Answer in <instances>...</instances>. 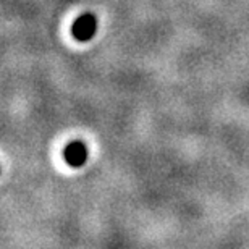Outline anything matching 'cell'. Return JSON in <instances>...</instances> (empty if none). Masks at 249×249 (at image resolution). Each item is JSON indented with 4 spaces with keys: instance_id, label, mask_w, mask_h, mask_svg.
<instances>
[{
    "instance_id": "obj_1",
    "label": "cell",
    "mask_w": 249,
    "mask_h": 249,
    "mask_svg": "<svg viewBox=\"0 0 249 249\" xmlns=\"http://www.w3.org/2000/svg\"><path fill=\"white\" fill-rule=\"evenodd\" d=\"M65 159H67L68 165H71L74 168L81 167L88 159V149L81 141H74L70 142L67 149H65Z\"/></svg>"
},
{
    "instance_id": "obj_2",
    "label": "cell",
    "mask_w": 249,
    "mask_h": 249,
    "mask_svg": "<svg viewBox=\"0 0 249 249\" xmlns=\"http://www.w3.org/2000/svg\"><path fill=\"white\" fill-rule=\"evenodd\" d=\"M94 33V19L89 17H84L83 21L76 23V28H74V34L78 36V39H89V36H92Z\"/></svg>"
}]
</instances>
